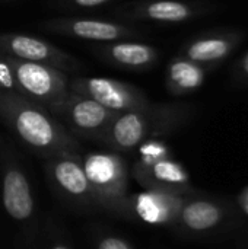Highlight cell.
Segmentation results:
<instances>
[{
	"mask_svg": "<svg viewBox=\"0 0 248 249\" xmlns=\"http://www.w3.org/2000/svg\"><path fill=\"white\" fill-rule=\"evenodd\" d=\"M0 117L28 147L44 158L79 153L76 137L45 107L18 92L0 90Z\"/></svg>",
	"mask_w": 248,
	"mask_h": 249,
	"instance_id": "1",
	"label": "cell"
},
{
	"mask_svg": "<svg viewBox=\"0 0 248 249\" xmlns=\"http://www.w3.org/2000/svg\"><path fill=\"white\" fill-rule=\"evenodd\" d=\"M187 104H145L117 112L99 143L115 152H129L142 142L178 130L190 117Z\"/></svg>",
	"mask_w": 248,
	"mask_h": 249,
	"instance_id": "2",
	"label": "cell"
},
{
	"mask_svg": "<svg viewBox=\"0 0 248 249\" xmlns=\"http://www.w3.org/2000/svg\"><path fill=\"white\" fill-rule=\"evenodd\" d=\"M82 166L96 207L120 216L129 194V166L126 160L115 150L92 152L82 156Z\"/></svg>",
	"mask_w": 248,
	"mask_h": 249,
	"instance_id": "3",
	"label": "cell"
},
{
	"mask_svg": "<svg viewBox=\"0 0 248 249\" xmlns=\"http://www.w3.org/2000/svg\"><path fill=\"white\" fill-rule=\"evenodd\" d=\"M6 58L13 70L20 95L41 104L48 111L67 95L69 77L64 70L10 55H6Z\"/></svg>",
	"mask_w": 248,
	"mask_h": 249,
	"instance_id": "4",
	"label": "cell"
},
{
	"mask_svg": "<svg viewBox=\"0 0 248 249\" xmlns=\"http://www.w3.org/2000/svg\"><path fill=\"white\" fill-rule=\"evenodd\" d=\"M50 112L73 134L99 142L117 112L102 107L96 101L72 92L54 105Z\"/></svg>",
	"mask_w": 248,
	"mask_h": 249,
	"instance_id": "5",
	"label": "cell"
},
{
	"mask_svg": "<svg viewBox=\"0 0 248 249\" xmlns=\"http://www.w3.org/2000/svg\"><path fill=\"white\" fill-rule=\"evenodd\" d=\"M45 174L51 187L66 201L80 210L98 209L79 153H60L47 158Z\"/></svg>",
	"mask_w": 248,
	"mask_h": 249,
	"instance_id": "6",
	"label": "cell"
},
{
	"mask_svg": "<svg viewBox=\"0 0 248 249\" xmlns=\"http://www.w3.org/2000/svg\"><path fill=\"white\" fill-rule=\"evenodd\" d=\"M69 89L96 101L114 112L127 111L149 102L146 95L134 85L107 77H75L69 80Z\"/></svg>",
	"mask_w": 248,
	"mask_h": 249,
	"instance_id": "7",
	"label": "cell"
},
{
	"mask_svg": "<svg viewBox=\"0 0 248 249\" xmlns=\"http://www.w3.org/2000/svg\"><path fill=\"white\" fill-rule=\"evenodd\" d=\"M187 196L161 190H145L126 197L120 217L136 219L146 225H174Z\"/></svg>",
	"mask_w": 248,
	"mask_h": 249,
	"instance_id": "8",
	"label": "cell"
},
{
	"mask_svg": "<svg viewBox=\"0 0 248 249\" xmlns=\"http://www.w3.org/2000/svg\"><path fill=\"white\" fill-rule=\"evenodd\" d=\"M0 53L26 61L44 63L60 70H73L77 61L41 38L20 35V34H0Z\"/></svg>",
	"mask_w": 248,
	"mask_h": 249,
	"instance_id": "9",
	"label": "cell"
},
{
	"mask_svg": "<svg viewBox=\"0 0 248 249\" xmlns=\"http://www.w3.org/2000/svg\"><path fill=\"white\" fill-rule=\"evenodd\" d=\"M132 175L143 190H161L181 196L194 194L189 172L171 156L149 165L134 163Z\"/></svg>",
	"mask_w": 248,
	"mask_h": 249,
	"instance_id": "10",
	"label": "cell"
},
{
	"mask_svg": "<svg viewBox=\"0 0 248 249\" xmlns=\"http://www.w3.org/2000/svg\"><path fill=\"white\" fill-rule=\"evenodd\" d=\"M1 201L6 213L13 220L26 223L34 217L35 204L29 181L13 160H9L3 171Z\"/></svg>",
	"mask_w": 248,
	"mask_h": 249,
	"instance_id": "11",
	"label": "cell"
},
{
	"mask_svg": "<svg viewBox=\"0 0 248 249\" xmlns=\"http://www.w3.org/2000/svg\"><path fill=\"white\" fill-rule=\"evenodd\" d=\"M227 219L224 204L209 198L187 196L172 226L191 235H205L218 229Z\"/></svg>",
	"mask_w": 248,
	"mask_h": 249,
	"instance_id": "12",
	"label": "cell"
},
{
	"mask_svg": "<svg viewBox=\"0 0 248 249\" xmlns=\"http://www.w3.org/2000/svg\"><path fill=\"white\" fill-rule=\"evenodd\" d=\"M243 39V34L238 31H222L200 35L187 42L181 55L208 67L216 66L225 61Z\"/></svg>",
	"mask_w": 248,
	"mask_h": 249,
	"instance_id": "13",
	"label": "cell"
},
{
	"mask_svg": "<svg viewBox=\"0 0 248 249\" xmlns=\"http://www.w3.org/2000/svg\"><path fill=\"white\" fill-rule=\"evenodd\" d=\"M50 31L64 34L79 39L111 42L133 35V31L121 23L99 20V19H83V18H67L54 19L47 23Z\"/></svg>",
	"mask_w": 248,
	"mask_h": 249,
	"instance_id": "14",
	"label": "cell"
},
{
	"mask_svg": "<svg viewBox=\"0 0 248 249\" xmlns=\"http://www.w3.org/2000/svg\"><path fill=\"white\" fill-rule=\"evenodd\" d=\"M96 51L104 60L113 64L136 70L149 69L158 60V50L143 42L111 41L101 45Z\"/></svg>",
	"mask_w": 248,
	"mask_h": 249,
	"instance_id": "15",
	"label": "cell"
},
{
	"mask_svg": "<svg viewBox=\"0 0 248 249\" xmlns=\"http://www.w3.org/2000/svg\"><path fill=\"white\" fill-rule=\"evenodd\" d=\"M203 12L205 7L194 3L178 0H149L137 4L133 10V15L134 18L143 20L175 23L190 20Z\"/></svg>",
	"mask_w": 248,
	"mask_h": 249,
	"instance_id": "16",
	"label": "cell"
},
{
	"mask_svg": "<svg viewBox=\"0 0 248 249\" xmlns=\"http://www.w3.org/2000/svg\"><path fill=\"white\" fill-rule=\"evenodd\" d=\"M206 67L184 57L172 58L167 69V89L175 96L197 90L206 79Z\"/></svg>",
	"mask_w": 248,
	"mask_h": 249,
	"instance_id": "17",
	"label": "cell"
},
{
	"mask_svg": "<svg viewBox=\"0 0 248 249\" xmlns=\"http://www.w3.org/2000/svg\"><path fill=\"white\" fill-rule=\"evenodd\" d=\"M137 147H139V159L134 162L137 165H149V163H153L159 159L170 158L168 146L164 142L158 140L156 137L146 139Z\"/></svg>",
	"mask_w": 248,
	"mask_h": 249,
	"instance_id": "18",
	"label": "cell"
},
{
	"mask_svg": "<svg viewBox=\"0 0 248 249\" xmlns=\"http://www.w3.org/2000/svg\"><path fill=\"white\" fill-rule=\"evenodd\" d=\"M0 90L19 93V88H18L13 70L3 53H0Z\"/></svg>",
	"mask_w": 248,
	"mask_h": 249,
	"instance_id": "19",
	"label": "cell"
},
{
	"mask_svg": "<svg viewBox=\"0 0 248 249\" xmlns=\"http://www.w3.org/2000/svg\"><path fill=\"white\" fill-rule=\"evenodd\" d=\"M95 247L98 249H133L134 244L123 236L105 235L95 242Z\"/></svg>",
	"mask_w": 248,
	"mask_h": 249,
	"instance_id": "20",
	"label": "cell"
},
{
	"mask_svg": "<svg viewBox=\"0 0 248 249\" xmlns=\"http://www.w3.org/2000/svg\"><path fill=\"white\" fill-rule=\"evenodd\" d=\"M232 74L238 83L248 85V51L235 63Z\"/></svg>",
	"mask_w": 248,
	"mask_h": 249,
	"instance_id": "21",
	"label": "cell"
},
{
	"mask_svg": "<svg viewBox=\"0 0 248 249\" xmlns=\"http://www.w3.org/2000/svg\"><path fill=\"white\" fill-rule=\"evenodd\" d=\"M107 1H110V0H70V3L77 7H95V6H101Z\"/></svg>",
	"mask_w": 248,
	"mask_h": 249,
	"instance_id": "22",
	"label": "cell"
},
{
	"mask_svg": "<svg viewBox=\"0 0 248 249\" xmlns=\"http://www.w3.org/2000/svg\"><path fill=\"white\" fill-rule=\"evenodd\" d=\"M237 203H238L240 209L243 210V213L248 216V187H246V188L240 193V196H238V198H237Z\"/></svg>",
	"mask_w": 248,
	"mask_h": 249,
	"instance_id": "23",
	"label": "cell"
}]
</instances>
